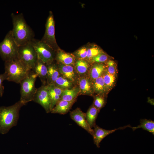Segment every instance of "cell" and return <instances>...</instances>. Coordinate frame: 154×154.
I'll return each instance as SVG.
<instances>
[{
	"instance_id": "obj_1",
	"label": "cell",
	"mask_w": 154,
	"mask_h": 154,
	"mask_svg": "<svg viewBox=\"0 0 154 154\" xmlns=\"http://www.w3.org/2000/svg\"><path fill=\"white\" fill-rule=\"evenodd\" d=\"M13 28L11 30L13 37L19 46L31 41L34 38V33L27 24L22 13L11 15Z\"/></svg>"
},
{
	"instance_id": "obj_2",
	"label": "cell",
	"mask_w": 154,
	"mask_h": 154,
	"mask_svg": "<svg viewBox=\"0 0 154 154\" xmlns=\"http://www.w3.org/2000/svg\"><path fill=\"white\" fill-rule=\"evenodd\" d=\"M25 105L19 100L11 106L0 107V133L6 134L12 127L17 125L19 111Z\"/></svg>"
},
{
	"instance_id": "obj_3",
	"label": "cell",
	"mask_w": 154,
	"mask_h": 154,
	"mask_svg": "<svg viewBox=\"0 0 154 154\" xmlns=\"http://www.w3.org/2000/svg\"><path fill=\"white\" fill-rule=\"evenodd\" d=\"M5 80L20 84L32 70L18 58L5 62Z\"/></svg>"
},
{
	"instance_id": "obj_4",
	"label": "cell",
	"mask_w": 154,
	"mask_h": 154,
	"mask_svg": "<svg viewBox=\"0 0 154 154\" xmlns=\"http://www.w3.org/2000/svg\"><path fill=\"white\" fill-rule=\"evenodd\" d=\"M37 76L32 70L20 82V100L25 105L33 100L37 91L35 87V82Z\"/></svg>"
},
{
	"instance_id": "obj_5",
	"label": "cell",
	"mask_w": 154,
	"mask_h": 154,
	"mask_svg": "<svg viewBox=\"0 0 154 154\" xmlns=\"http://www.w3.org/2000/svg\"><path fill=\"white\" fill-rule=\"evenodd\" d=\"M19 46L9 31L3 40L0 42V56L5 62L17 58Z\"/></svg>"
},
{
	"instance_id": "obj_6",
	"label": "cell",
	"mask_w": 154,
	"mask_h": 154,
	"mask_svg": "<svg viewBox=\"0 0 154 154\" xmlns=\"http://www.w3.org/2000/svg\"><path fill=\"white\" fill-rule=\"evenodd\" d=\"M31 42L36 52L38 59L46 65L54 61L56 52L52 48L41 40L35 38Z\"/></svg>"
},
{
	"instance_id": "obj_7",
	"label": "cell",
	"mask_w": 154,
	"mask_h": 154,
	"mask_svg": "<svg viewBox=\"0 0 154 154\" xmlns=\"http://www.w3.org/2000/svg\"><path fill=\"white\" fill-rule=\"evenodd\" d=\"M17 58L31 70L33 69L38 58L31 41L19 46Z\"/></svg>"
},
{
	"instance_id": "obj_8",
	"label": "cell",
	"mask_w": 154,
	"mask_h": 154,
	"mask_svg": "<svg viewBox=\"0 0 154 154\" xmlns=\"http://www.w3.org/2000/svg\"><path fill=\"white\" fill-rule=\"evenodd\" d=\"M56 52L59 48L56 40L55 35V21L52 12L50 11L45 24L44 35L41 40Z\"/></svg>"
},
{
	"instance_id": "obj_9",
	"label": "cell",
	"mask_w": 154,
	"mask_h": 154,
	"mask_svg": "<svg viewBox=\"0 0 154 154\" xmlns=\"http://www.w3.org/2000/svg\"><path fill=\"white\" fill-rule=\"evenodd\" d=\"M33 101L40 105L46 113L51 112V103L46 85H42L37 89Z\"/></svg>"
},
{
	"instance_id": "obj_10",
	"label": "cell",
	"mask_w": 154,
	"mask_h": 154,
	"mask_svg": "<svg viewBox=\"0 0 154 154\" xmlns=\"http://www.w3.org/2000/svg\"><path fill=\"white\" fill-rule=\"evenodd\" d=\"M70 115L71 118L78 125L92 135L93 129L90 127L86 121L85 113L83 112L80 108H77L71 111Z\"/></svg>"
},
{
	"instance_id": "obj_11",
	"label": "cell",
	"mask_w": 154,
	"mask_h": 154,
	"mask_svg": "<svg viewBox=\"0 0 154 154\" xmlns=\"http://www.w3.org/2000/svg\"><path fill=\"white\" fill-rule=\"evenodd\" d=\"M130 125L120 127L117 129L108 130L103 129L96 125L93 129V133L92 135L93 137L94 142L98 148L100 147V143L106 137L118 129H123L125 128L131 127Z\"/></svg>"
},
{
	"instance_id": "obj_12",
	"label": "cell",
	"mask_w": 154,
	"mask_h": 154,
	"mask_svg": "<svg viewBox=\"0 0 154 154\" xmlns=\"http://www.w3.org/2000/svg\"><path fill=\"white\" fill-rule=\"evenodd\" d=\"M60 75L67 79L75 84H77L79 76L74 66L57 63Z\"/></svg>"
},
{
	"instance_id": "obj_13",
	"label": "cell",
	"mask_w": 154,
	"mask_h": 154,
	"mask_svg": "<svg viewBox=\"0 0 154 154\" xmlns=\"http://www.w3.org/2000/svg\"><path fill=\"white\" fill-rule=\"evenodd\" d=\"M77 84L80 90V95H94L93 81L88 76L79 77Z\"/></svg>"
},
{
	"instance_id": "obj_14",
	"label": "cell",
	"mask_w": 154,
	"mask_h": 154,
	"mask_svg": "<svg viewBox=\"0 0 154 154\" xmlns=\"http://www.w3.org/2000/svg\"><path fill=\"white\" fill-rule=\"evenodd\" d=\"M76 59L73 54L65 52L59 48L56 52L55 60L57 63L74 66Z\"/></svg>"
},
{
	"instance_id": "obj_15",
	"label": "cell",
	"mask_w": 154,
	"mask_h": 154,
	"mask_svg": "<svg viewBox=\"0 0 154 154\" xmlns=\"http://www.w3.org/2000/svg\"><path fill=\"white\" fill-rule=\"evenodd\" d=\"M32 70L39 78L42 85H47V68L46 64L38 59Z\"/></svg>"
},
{
	"instance_id": "obj_16",
	"label": "cell",
	"mask_w": 154,
	"mask_h": 154,
	"mask_svg": "<svg viewBox=\"0 0 154 154\" xmlns=\"http://www.w3.org/2000/svg\"><path fill=\"white\" fill-rule=\"evenodd\" d=\"M91 65L86 60L76 58L74 66L79 77L88 76Z\"/></svg>"
},
{
	"instance_id": "obj_17",
	"label": "cell",
	"mask_w": 154,
	"mask_h": 154,
	"mask_svg": "<svg viewBox=\"0 0 154 154\" xmlns=\"http://www.w3.org/2000/svg\"><path fill=\"white\" fill-rule=\"evenodd\" d=\"M75 102L59 100L52 109L51 112L52 114L62 115L66 114L69 111Z\"/></svg>"
},
{
	"instance_id": "obj_18",
	"label": "cell",
	"mask_w": 154,
	"mask_h": 154,
	"mask_svg": "<svg viewBox=\"0 0 154 154\" xmlns=\"http://www.w3.org/2000/svg\"><path fill=\"white\" fill-rule=\"evenodd\" d=\"M46 86L50 100L52 110L60 100L63 90L53 84H47Z\"/></svg>"
},
{
	"instance_id": "obj_19",
	"label": "cell",
	"mask_w": 154,
	"mask_h": 154,
	"mask_svg": "<svg viewBox=\"0 0 154 154\" xmlns=\"http://www.w3.org/2000/svg\"><path fill=\"white\" fill-rule=\"evenodd\" d=\"M106 69V65L101 63L91 64L88 76L92 80L102 76Z\"/></svg>"
},
{
	"instance_id": "obj_20",
	"label": "cell",
	"mask_w": 154,
	"mask_h": 154,
	"mask_svg": "<svg viewBox=\"0 0 154 154\" xmlns=\"http://www.w3.org/2000/svg\"><path fill=\"white\" fill-rule=\"evenodd\" d=\"M79 95V88L78 86L76 85L71 89L63 90L60 100L68 102H76Z\"/></svg>"
},
{
	"instance_id": "obj_21",
	"label": "cell",
	"mask_w": 154,
	"mask_h": 154,
	"mask_svg": "<svg viewBox=\"0 0 154 154\" xmlns=\"http://www.w3.org/2000/svg\"><path fill=\"white\" fill-rule=\"evenodd\" d=\"M46 65L47 68V85L53 84L60 76L57 63L53 62Z\"/></svg>"
},
{
	"instance_id": "obj_22",
	"label": "cell",
	"mask_w": 154,
	"mask_h": 154,
	"mask_svg": "<svg viewBox=\"0 0 154 154\" xmlns=\"http://www.w3.org/2000/svg\"><path fill=\"white\" fill-rule=\"evenodd\" d=\"M94 94L104 96L108 92L104 81L102 75L93 81Z\"/></svg>"
},
{
	"instance_id": "obj_23",
	"label": "cell",
	"mask_w": 154,
	"mask_h": 154,
	"mask_svg": "<svg viewBox=\"0 0 154 154\" xmlns=\"http://www.w3.org/2000/svg\"><path fill=\"white\" fill-rule=\"evenodd\" d=\"M100 111L92 104L85 113L86 121L92 128L96 125V121Z\"/></svg>"
},
{
	"instance_id": "obj_24",
	"label": "cell",
	"mask_w": 154,
	"mask_h": 154,
	"mask_svg": "<svg viewBox=\"0 0 154 154\" xmlns=\"http://www.w3.org/2000/svg\"><path fill=\"white\" fill-rule=\"evenodd\" d=\"M53 84L63 90L71 89L77 85L60 75Z\"/></svg>"
},
{
	"instance_id": "obj_25",
	"label": "cell",
	"mask_w": 154,
	"mask_h": 154,
	"mask_svg": "<svg viewBox=\"0 0 154 154\" xmlns=\"http://www.w3.org/2000/svg\"><path fill=\"white\" fill-rule=\"evenodd\" d=\"M140 124L137 127H131L133 131L136 129L142 128L154 134V121L151 120L146 119H141L140 120Z\"/></svg>"
},
{
	"instance_id": "obj_26",
	"label": "cell",
	"mask_w": 154,
	"mask_h": 154,
	"mask_svg": "<svg viewBox=\"0 0 154 154\" xmlns=\"http://www.w3.org/2000/svg\"><path fill=\"white\" fill-rule=\"evenodd\" d=\"M102 76L105 84L109 92L114 86L117 76L109 73L106 69Z\"/></svg>"
},
{
	"instance_id": "obj_27",
	"label": "cell",
	"mask_w": 154,
	"mask_h": 154,
	"mask_svg": "<svg viewBox=\"0 0 154 154\" xmlns=\"http://www.w3.org/2000/svg\"><path fill=\"white\" fill-rule=\"evenodd\" d=\"M103 52L98 46L95 45H91L87 48V54L85 60L90 63L93 57Z\"/></svg>"
},
{
	"instance_id": "obj_28",
	"label": "cell",
	"mask_w": 154,
	"mask_h": 154,
	"mask_svg": "<svg viewBox=\"0 0 154 154\" xmlns=\"http://www.w3.org/2000/svg\"><path fill=\"white\" fill-rule=\"evenodd\" d=\"M105 96L96 95L94 97L93 105L96 108L100 110L105 105L106 103Z\"/></svg>"
},
{
	"instance_id": "obj_29",
	"label": "cell",
	"mask_w": 154,
	"mask_h": 154,
	"mask_svg": "<svg viewBox=\"0 0 154 154\" xmlns=\"http://www.w3.org/2000/svg\"><path fill=\"white\" fill-rule=\"evenodd\" d=\"M109 56L103 52L93 57L91 60L90 63H101L106 62L109 60Z\"/></svg>"
},
{
	"instance_id": "obj_30",
	"label": "cell",
	"mask_w": 154,
	"mask_h": 154,
	"mask_svg": "<svg viewBox=\"0 0 154 154\" xmlns=\"http://www.w3.org/2000/svg\"><path fill=\"white\" fill-rule=\"evenodd\" d=\"M105 64L107 72L110 74L117 76V70L115 62L113 60L109 59Z\"/></svg>"
},
{
	"instance_id": "obj_31",
	"label": "cell",
	"mask_w": 154,
	"mask_h": 154,
	"mask_svg": "<svg viewBox=\"0 0 154 154\" xmlns=\"http://www.w3.org/2000/svg\"><path fill=\"white\" fill-rule=\"evenodd\" d=\"M87 54V48L82 47L76 51L73 54L76 58L85 60Z\"/></svg>"
},
{
	"instance_id": "obj_32",
	"label": "cell",
	"mask_w": 154,
	"mask_h": 154,
	"mask_svg": "<svg viewBox=\"0 0 154 154\" xmlns=\"http://www.w3.org/2000/svg\"><path fill=\"white\" fill-rule=\"evenodd\" d=\"M5 80V78L4 74H0V97L2 96L4 92V87L3 82Z\"/></svg>"
}]
</instances>
